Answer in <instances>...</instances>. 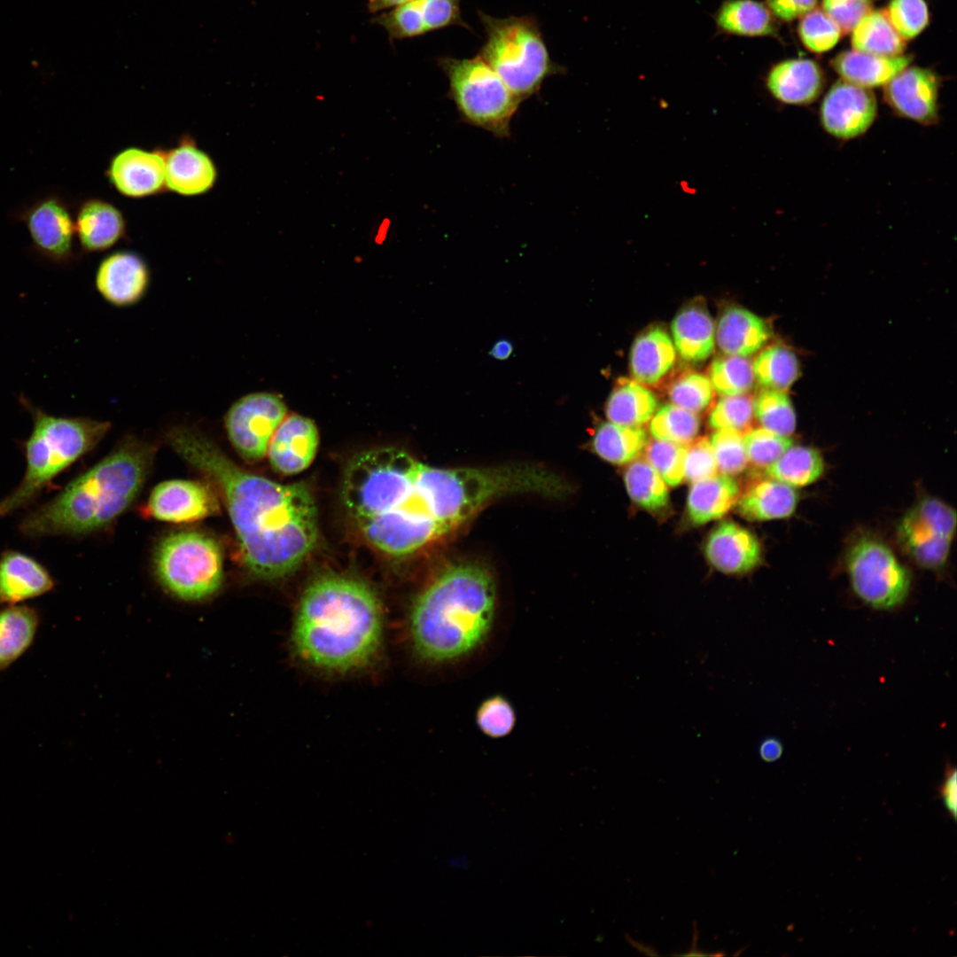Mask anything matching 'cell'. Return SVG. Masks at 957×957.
Here are the masks:
<instances>
[{"mask_svg":"<svg viewBox=\"0 0 957 957\" xmlns=\"http://www.w3.org/2000/svg\"><path fill=\"white\" fill-rule=\"evenodd\" d=\"M167 440L222 493L251 573L275 580L297 570L315 549L319 532L315 501L306 483L280 484L247 472L190 426L170 429Z\"/></svg>","mask_w":957,"mask_h":957,"instance_id":"cell-1","label":"cell"},{"mask_svg":"<svg viewBox=\"0 0 957 957\" xmlns=\"http://www.w3.org/2000/svg\"><path fill=\"white\" fill-rule=\"evenodd\" d=\"M497 617L489 572L468 563L442 570L415 599L408 633L416 657L432 665L459 664L489 642Z\"/></svg>","mask_w":957,"mask_h":957,"instance_id":"cell-2","label":"cell"},{"mask_svg":"<svg viewBox=\"0 0 957 957\" xmlns=\"http://www.w3.org/2000/svg\"><path fill=\"white\" fill-rule=\"evenodd\" d=\"M379 601L365 583L325 575L305 589L295 616L292 643L311 666L348 672L368 664L382 637Z\"/></svg>","mask_w":957,"mask_h":957,"instance_id":"cell-3","label":"cell"},{"mask_svg":"<svg viewBox=\"0 0 957 957\" xmlns=\"http://www.w3.org/2000/svg\"><path fill=\"white\" fill-rule=\"evenodd\" d=\"M152 459L147 443L126 440L113 452L29 512L19 528L27 537L84 535L113 522L140 492Z\"/></svg>","mask_w":957,"mask_h":957,"instance_id":"cell-4","label":"cell"},{"mask_svg":"<svg viewBox=\"0 0 957 957\" xmlns=\"http://www.w3.org/2000/svg\"><path fill=\"white\" fill-rule=\"evenodd\" d=\"M29 411L33 428L24 443L26 471L19 486L0 501V517L33 502L60 472L90 451L111 428L107 421L58 416L19 397Z\"/></svg>","mask_w":957,"mask_h":957,"instance_id":"cell-5","label":"cell"},{"mask_svg":"<svg viewBox=\"0 0 957 957\" xmlns=\"http://www.w3.org/2000/svg\"><path fill=\"white\" fill-rule=\"evenodd\" d=\"M478 15L486 34L478 55L520 102L537 94L547 78L564 72L551 59L533 16Z\"/></svg>","mask_w":957,"mask_h":957,"instance_id":"cell-6","label":"cell"},{"mask_svg":"<svg viewBox=\"0 0 957 957\" xmlns=\"http://www.w3.org/2000/svg\"><path fill=\"white\" fill-rule=\"evenodd\" d=\"M420 462L393 447L362 452L349 463L343 480L344 503L356 521L392 511L414 489Z\"/></svg>","mask_w":957,"mask_h":957,"instance_id":"cell-7","label":"cell"},{"mask_svg":"<svg viewBox=\"0 0 957 957\" xmlns=\"http://www.w3.org/2000/svg\"><path fill=\"white\" fill-rule=\"evenodd\" d=\"M438 65L447 79V97L461 120L496 137H509L521 102L492 67L479 55L441 57Z\"/></svg>","mask_w":957,"mask_h":957,"instance_id":"cell-8","label":"cell"},{"mask_svg":"<svg viewBox=\"0 0 957 957\" xmlns=\"http://www.w3.org/2000/svg\"><path fill=\"white\" fill-rule=\"evenodd\" d=\"M156 573L174 595L189 601L214 595L223 579V559L219 544L198 532L175 533L159 544Z\"/></svg>","mask_w":957,"mask_h":957,"instance_id":"cell-9","label":"cell"},{"mask_svg":"<svg viewBox=\"0 0 957 957\" xmlns=\"http://www.w3.org/2000/svg\"><path fill=\"white\" fill-rule=\"evenodd\" d=\"M846 567L852 590L874 609H894L908 595L909 571L878 539L865 535L856 540L848 549Z\"/></svg>","mask_w":957,"mask_h":957,"instance_id":"cell-10","label":"cell"},{"mask_svg":"<svg viewBox=\"0 0 957 957\" xmlns=\"http://www.w3.org/2000/svg\"><path fill=\"white\" fill-rule=\"evenodd\" d=\"M955 529L954 509L938 498L926 497L903 516L897 536L901 548L919 566L936 570L947 560Z\"/></svg>","mask_w":957,"mask_h":957,"instance_id":"cell-11","label":"cell"},{"mask_svg":"<svg viewBox=\"0 0 957 957\" xmlns=\"http://www.w3.org/2000/svg\"><path fill=\"white\" fill-rule=\"evenodd\" d=\"M286 416L287 408L280 396L255 392L231 404L224 426L237 454L248 462H258L267 455L270 440Z\"/></svg>","mask_w":957,"mask_h":957,"instance_id":"cell-12","label":"cell"},{"mask_svg":"<svg viewBox=\"0 0 957 957\" xmlns=\"http://www.w3.org/2000/svg\"><path fill=\"white\" fill-rule=\"evenodd\" d=\"M876 115L877 101L871 89L844 80H839L830 87L819 112L823 129L840 140H850L865 134Z\"/></svg>","mask_w":957,"mask_h":957,"instance_id":"cell-13","label":"cell"},{"mask_svg":"<svg viewBox=\"0 0 957 957\" xmlns=\"http://www.w3.org/2000/svg\"><path fill=\"white\" fill-rule=\"evenodd\" d=\"M35 249L58 264L73 257L75 224L65 201L57 195L36 200L20 214Z\"/></svg>","mask_w":957,"mask_h":957,"instance_id":"cell-14","label":"cell"},{"mask_svg":"<svg viewBox=\"0 0 957 957\" xmlns=\"http://www.w3.org/2000/svg\"><path fill=\"white\" fill-rule=\"evenodd\" d=\"M461 0H412L376 14L371 21L390 40L424 35L451 26L469 27L462 18Z\"/></svg>","mask_w":957,"mask_h":957,"instance_id":"cell-15","label":"cell"},{"mask_svg":"<svg viewBox=\"0 0 957 957\" xmlns=\"http://www.w3.org/2000/svg\"><path fill=\"white\" fill-rule=\"evenodd\" d=\"M938 88L934 72L906 66L883 86V99L899 116L931 126L939 121Z\"/></svg>","mask_w":957,"mask_h":957,"instance_id":"cell-16","label":"cell"},{"mask_svg":"<svg viewBox=\"0 0 957 957\" xmlns=\"http://www.w3.org/2000/svg\"><path fill=\"white\" fill-rule=\"evenodd\" d=\"M148 513L156 519L174 523L199 520L220 510L212 489L199 481L172 479L160 483L151 493Z\"/></svg>","mask_w":957,"mask_h":957,"instance_id":"cell-17","label":"cell"},{"mask_svg":"<svg viewBox=\"0 0 957 957\" xmlns=\"http://www.w3.org/2000/svg\"><path fill=\"white\" fill-rule=\"evenodd\" d=\"M151 281L145 261L136 253L118 251L103 259L95 275V285L109 304L127 307L146 294Z\"/></svg>","mask_w":957,"mask_h":957,"instance_id":"cell-18","label":"cell"},{"mask_svg":"<svg viewBox=\"0 0 957 957\" xmlns=\"http://www.w3.org/2000/svg\"><path fill=\"white\" fill-rule=\"evenodd\" d=\"M319 446V432L308 417L286 416L276 430L268 449L272 468L284 475L300 473L313 463Z\"/></svg>","mask_w":957,"mask_h":957,"instance_id":"cell-19","label":"cell"},{"mask_svg":"<svg viewBox=\"0 0 957 957\" xmlns=\"http://www.w3.org/2000/svg\"><path fill=\"white\" fill-rule=\"evenodd\" d=\"M709 564L728 575L744 574L761 561V546L748 529L732 521H724L709 534L704 544Z\"/></svg>","mask_w":957,"mask_h":957,"instance_id":"cell-20","label":"cell"},{"mask_svg":"<svg viewBox=\"0 0 957 957\" xmlns=\"http://www.w3.org/2000/svg\"><path fill=\"white\" fill-rule=\"evenodd\" d=\"M108 177L121 194L143 198L160 191L165 184V155L158 151L127 148L111 161Z\"/></svg>","mask_w":957,"mask_h":957,"instance_id":"cell-21","label":"cell"},{"mask_svg":"<svg viewBox=\"0 0 957 957\" xmlns=\"http://www.w3.org/2000/svg\"><path fill=\"white\" fill-rule=\"evenodd\" d=\"M825 84L823 72L812 59L781 61L768 72L766 86L777 101L790 105H806L821 95Z\"/></svg>","mask_w":957,"mask_h":957,"instance_id":"cell-22","label":"cell"},{"mask_svg":"<svg viewBox=\"0 0 957 957\" xmlns=\"http://www.w3.org/2000/svg\"><path fill=\"white\" fill-rule=\"evenodd\" d=\"M55 585L47 569L33 557L15 550L0 556V603L9 605L42 595Z\"/></svg>","mask_w":957,"mask_h":957,"instance_id":"cell-23","label":"cell"},{"mask_svg":"<svg viewBox=\"0 0 957 957\" xmlns=\"http://www.w3.org/2000/svg\"><path fill=\"white\" fill-rule=\"evenodd\" d=\"M216 179L212 159L191 142L165 155V184L172 191L194 196L209 191Z\"/></svg>","mask_w":957,"mask_h":957,"instance_id":"cell-24","label":"cell"},{"mask_svg":"<svg viewBox=\"0 0 957 957\" xmlns=\"http://www.w3.org/2000/svg\"><path fill=\"white\" fill-rule=\"evenodd\" d=\"M675 360L676 349L669 334L659 325L651 326L632 345L630 371L636 382L655 386L670 372Z\"/></svg>","mask_w":957,"mask_h":957,"instance_id":"cell-25","label":"cell"},{"mask_svg":"<svg viewBox=\"0 0 957 957\" xmlns=\"http://www.w3.org/2000/svg\"><path fill=\"white\" fill-rule=\"evenodd\" d=\"M770 336V328L764 319L737 306L723 310L715 329V340L720 350L724 354L743 357L757 353Z\"/></svg>","mask_w":957,"mask_h":957,"instance_id":"cell-26","label":"cell"},{"mask_svg":"<svg viewBox=\"0 0 957 957\" xmlns=\"http://www.w3.org/2000/svg\"><path fill=\"white\" fill-rule=\"evenodd\" d=\"M673 345L689 362L705 361L715 346V326L704 304L693 301L684 306L671 325Z\"/></svg>","mask_w":957,"mask_h":957,"instance_id":"cell-27","label":"cell"},{"mask_svg":"<svg viewBox=\"0 0 957 957\" xmlns=\"http://www.w3.org/2000/svg\"><path fill=\"white\" fill-rule=\"evenodd\" d=\"M74 224L80 244L88 252L112 247L125 231L121 213L112 204L95 198L81 205Z\"/></svg>","mask_w":957,"mask_h":957,"instance_id":"cell-28","label":"cell"},{"mask_svg":"<svg viewBox=\"0 0 957 957\" xmlns=\"http://www.w3.org/2000/svg\"><path fill=\"white\" fill-rule=\"evenodd\" d=\"M798 494L794 487L767 477L752 484L737 500V511L749 521H768L790 517Z\"/></svg>","mask_w":957,"mask_h":957,"instance_id":"cell-29","label":"cell"},{"mask_svg":"<svg viewBox=\"0 0 957 957\" xmlns=\"http://www.w3.org/2000/svg\"><path fill=\"white\" fill-rule=\"evenodd\" d=\"M912 56L882 57L845 51L836 56L831 66L836 73L846 82L871 89L884 86L912 61Z\"/></svg>","mask_w":957,"mask_h":957,"instance_id":"cell-30","label":"cell"},{"mask_svg":"<svg viewBox=\"0 0 957 957\" xmlns=\"http://www.w3.org/2000/svg\"><path fill=\"white\" fill-rule=\"evenodd\" d=\"M736 481L727 475H714L692 483L688 494L687 511L694 525H704L722 517L739 498Z\"/></svg>","mask_w":957,"mask_h":957,"instance_id":"cell-31","label":"cell"},{"mask_svg":"<svg viewBox=\"0 0 957 957\" xmlns=\"http://www.w3.org/2000/svg\"><path fill=\"white\" fill-rule=\"evenodd\" d=\"M657 405L656 396L645 385L622 378L606 401L605 415L611 423L638 427L651 419Z\"/></svg>","mask_w":957,"mask_h":957,"instance_id":"cell-32","label":"cell"},{"mask_svg":"<svg viewBox=\"0 0 957 957\" xmlns=\"http://www.w3.org/2000/svg\"><path fill=\"white\" fill-rule=\"evenodd\" d=\"M716 25L723 33L740 36L776 35L777 27L769 8L755 0H726L716 13Z\"/></svg>","mask_w":957,"mask_h":957,"instance_id":"cell-33","label":"cell"},{"mask_svg":"<svg viewBox=\"0 0 957 957\" xmlns=\"http://www.w3.org/2000/svg\"><path fill=\"white\" fill-rule=\"evenodd\" d=\"M39 625L35 609L10 605L0 611V670L16 661L32 644Z\"/></svg>","mask_w":957,"mask_h":957,"instance_id":"cell-34","label":"cell"},{"mask_svg":"<svg viewBox=\"0 0 957 957\" xmlns=\"http://www.w3.org/2000/svg\"><path fill=\"white\" fill-rule=\"evenodd\" d=\"M647 444L648 435L642 427L625 426L610 421L600 424L592 439L595 453L616 465L635 460Z\"/></svg>","mask_w":957,"mask_h":957,"instance_id":"cell-35","label":"cell"},{"mask_svg":"<svg viewBox=\"0 0 957 957\" xmlns=\"http://www.w3.org/2000/svg\"><path fill=\"white\" fill-rule=\"evenodd\" d=\"M852 45L855 51L882 56L898 57L903 54L906 41L895 30L885 11H870L852 31Z\"/></svg>","mask_w":957,"mask_h":957,"instance_id":"cell-36","label":"cell"},{"mask_svg":"<svg viewBox=\"0 0 957 957\" xmlns=\"http://www.w3.org/2000/svg\"><path fill=\"white\" fill-rule=\"evenodd\" d=\"M824 471L821 453L813 447L793 444L771 465L766 468L767 477L794 488L817 481Z\"/></svg>","mask_w":957,"mask_h":957,"instance_id":"cell-37","label":"cell"},{"mask_svg":"<svg viewBox=\"0 0 957 957\" xmlns=\"http://www.w3.org/2000/svg\"><path fill=\"white\" fill-rule=\"evenodd\" d=\"M624 479L629 497L639 507L657 512L668 505L667 484L647 460L635 459L629 463Z\"/></svg>","mask_w":957,"mask_h":957,"instance_id":"cell-38","label":"cell"},{"mask_svg":"<svg viewBox=\"0 0 957 957\" xmlns=\"http://www.w3.org/2000/svg\"><path fill=\"white\" fill-rule=\"evenodd\" d=\"M755 380L766 389L786 391L799 375L796 354L782 345H773L762 350L753 363Z\"/></svg>","mask_w":957,"mask_h":957,"instance_id":"cell-39","label":"cell"},{"mask_svg":"<svg viewBox=\"0 0 957 957\" xmlns=\"http://www.w3.org/2000/svg\"><path fill=\"white\" fill-rule=\"evenodd\" d=\"M709 380L721 396L747 393L753 386V367L748 357L723 354L716 357L709 368Z\"/></svg>","mask_w":957,"mask_h":957,"instance_id":"cell-40","label":"cell"},{"mask_svg":"<svg viewBox=\"0 0 957 957\" xmlns=\"http://www.w3.org/2000/svg\"><path fill=\"white\" fill-rule=\"evenodd\" d=\"M700 419L696 413L673 403L657 408L650 424L654 439L688 445L697 435Z\"/></svg>","mask_w":957,"mask_h":957,"instance_id":"cell-41","label":"cell"},{"mask_svg":"<svg viewBox=\"0 0 957 957\" xmlns=\"http://www.w3.org/2000/svg\"><path fill=\"white\" fill-rule=\"evenodd\" d=\"M753 415L761 427L776 434L790 437L796 429V413L784 391L761 390L753 400Z\"/></svg>","mask_w":957,"mask_h":957,"instance_id":"cell-42","label":"cell"},{"mask_svg":"<svg viewBox=\"0 0 957 957\" xmlns=\"http://www.w3.org/2000/svg\"><path fill=\"white\" fill-rule=\"evenodd\" d=\"M671 402L694 413L708 408L713 398L709 378L696 371H687L675 377L667 388Z\"/></svg>","mask_w":957,"mask_h":957,"instance_id":"cell-43","label":"cell"},{"mask_svg":"<svg viewBox=\"0 0 957 957\" xmlns=\"http://www.w3.org/2000/svg\"><path fill=\"white\" fill-rule=\"evenodd\" d=\"M475 721L478 729L487 737L502 738L514 729L517 715L511 703L502 695L487 697L478 705Z\"/></svg>","mask_w":957,"mask_h":957,"instance_id":"cell-44","label":"cell"},{"mask_svg":"<svg viewBox=\"0 0 957 957\" xmlns=\"http://www.w3.org/2000/svg\"><path fill=\"white\" fill-rule=\"evenodd\" d=\"M645 455L668 486H676L684 480L686 445L655 439L648 442Z\"/></svg>","mask_w":957,"mask_h":957,"instance_id":"cell-45","label":"cell"},{"mask_svg":"<svg viewBox=\"0 0 957 957\" xmlns=\"http://www.w3.org/2000/svg\"><path fill=\"white\" fill-rule=\"evenodd\" d=\"M710 444L718 471L727 476L743 472L749 463L741 432L733 429L716 430Z\"/></svg>","mask_w":957,"mask_h":957,"instance_id":"cell-46","label":"cell"},{"mask_svg":"<svg viewBox=\"0 0 957 957\" xmlns=\"http://www.w3.org/2000/svg\"><path fill=\"white\" fill-rule=\"evenodd\" d=\"M798 31L803 44L815 53L831 50L842 34L838 26L820 9H813L803 15Z\"/></svg>","mask_w":957,"mask_h":957,"instance_id":"cell-47","label":"cell"},{"mask_svg":"<svg viewBox=\"0 0 957 957\" xmlns=\"http://www.w3.org/2000/svg\"><path fill=\"white\" fill-rule=\"evenodd\" d=\"M743 439L748 462L759 468L771 465L793 444L790 437L763 427L747 430Z\"/></svg>","mask_w":957,"mask_h":957,"instance_id":"cell-48","label":"cell"},{"mask_svg":"<svg viewBox=\"0 0 957 957\" xmlns=\"http://www.w3.org/2000/svg\"><path fill=\"white\" fill-rule=\"evenodd\" d=\"M753 399L743 393L722 396L709 415V425L715 429L749 430L753 418Z\"/></svg>","mask_w":957,"mask_h":957,"instance_id":"cell-49","label":"cell"},{"mask_svg":"<svg viewBox=\"0 0 957 957\" xmlns=\"http://www.w3.org/2000/svg\"><path fill=\"white\" fill-rule=\"evenodd\" d=\"M885 12L905 41L917 36L929 23V11L924 0H891Z\"/></svg>","mask_w":957,"mask_h":957,"instance_id":"cell-50","label":"cell"},{"mask_svg":"<svg viewBox=\"0 0 957 957\" xmlns=\"http://www.w3.org/2000/svg\"><path fill=\"white\" fill-rule=\"evenodd\" d=\"M717 472V463L708 439L699 438L686 445L684 479L694 483L711 478Z\"/></svg>","mask_w":957,"mask_h":957,"instance_id":"cell-51","label":"cell"},{"mask_svg":"<svg viewBox=\"0 0 957 957\" xmlns=\"http://www.w3.org/2000/svg\"><path fill=\"white\" fill-rule=\"evenodd\" d=\"M822 11L847 34L872 11V0H822Z\"/></svg>","mask_w":957,"mask_h":957,"instance_id":"cell-52","label":"cell"},{"mask_svg":"<svg viewBox=\"0 0 957 957\" xmlns=\"http://www.w3.org/2000/svg\"><path fill=\"white\" fill-rule=\"evenodd\" d=\"M817 0H766V6L774 16L791 21L814 9Z\"/></svg>","mask_w":957,"mask_h":957,"instance_id":"cell-53","label":"cell"},{"mask_svg":"<svg viewBox=\"0 0 957 957\" xmlns=\"http://www.w3.org/2000/svg\"><path fill=\"white\" fill-rule=\"evenodd\" d=\"M956 782V769L953 766H948L945 771V780L938 789V795L943 800L945 808L954 821L957 819Z\"/></svg>","mask_w":957,"mask_h":957,"instance_id":"cell-54","label":"cell"},{"mask_svg":"<svg viewBox=\"0 0 957 957\" xmlns=\"http://www.w3.org/2000/svg\"><path fill=\"white\" fill-rule=\"evenodd\" d=\"M783 753L782 743L776 737H766L759 744V754L762 760L771 763L778 760Z\"/></svg>","mask_w":957,"mask_h":957,"instance_id":"cell-55","label":"cell"},{"mask_svg":"<svg viewBox=\"0 0 957 957\" xmlns=\"http://www.w3.org/2000/svg\"><path fill=\"white\" fill-rule=\"evenodd\" d=\"M513 344L511 341L506 338H501L494 342L492 346L489 355L498 361H505L509 359L513 353Z\"/></svg>","mask_w":957,"mask_h":957,"instance_id":"cell-56","label":"cell"},{"mask_svg":"<svg viewBox=\"0 0 957 957\" xmlns=\"http://www.w3.org/2000/svg\"><path fill=\"white\" fill-rule=\"evenodd\" d=\"M412 0H368L367 9L370 13H379Z\"/></svg>","mask_w":957,"mask_h":957,"instance_id":"cell-57","label":"cell"}]
</instances>
